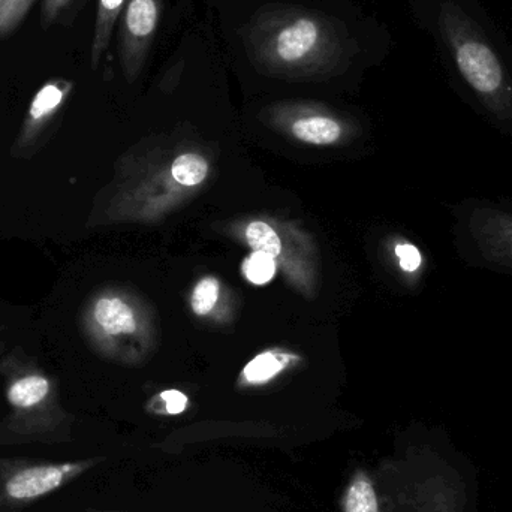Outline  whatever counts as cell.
Here are the masks:
<instances>
[{
  "instance_id": "obj_1",
  "label": "cell",
  "mask_w": 512,
  "mask_h": 512,
  "mask_svg": "<svg viewBox=\"0 0 512 512\" xmlns=\"http://www.w3.org/2000/svg\"><path fill=\"white\" fill-rule=\"evenodd\" d=\"M243 44L256 68L289 78L337 74L358 53L342 21L300 6L259 9L246 24Z\"/></svg>"
},
{
  "instance_id": "obj_2",
  "label": "cell",
  "mask_w": 512,
  "mask_h": 512,
  "mask_svg": "<svg viewBox=\"0 0 512 512\" xmlns=\"http://www.w3.org/2000/svg\"><path fill=\"white\" fill-rule=\"evenodd\" d=\"M439 27L466 83L490 104H502L511 93L507 69L480 27L454 2L442 5Z\"/></svg>"
},
{
  "instance_id": "obj_3",
  "label": "cell",
  "mask_w": 512,
  "mask_h": 512,
  "mask_svg": "<svg viewBox=\"0 0 512 512\" xmlns=\"http://www.w3.org/2000/svg\"><path fill=\"white\" fill-rule=\"evenodd\" d=\"M105 462L104 456L74 460L0 456V512H26Z\"/></svg>"
},
{
  "instance_id": "obj_4",
  "label": "cell",
  "mask_w": 512,
  "mask_h": 512,
  "mask_svg": "<svg viewBox=\"0 0 512 512\" xmlns=\"http://www.w3.org/2000/svg\"><path fill=\"white\" fill-rule=\"evenodd\" d=\"M162 0H126L120 15L119 59L123 74L134 81L146 65L162 18Z\"/></svg>"
},
{
  "instance_id": "obj_5",
  "label": "cell",
  "mask_w": 512,
  "mask_h": 512,
  "mask_svg": "<svg viewBox=\"0 0 512 512\" xmlns=\"http://www.w3.org/2000/svg\"><path fill=\"white\" fill-rule=\"evenodd\" d=\"M295 138L310 144H333L342 137L343 126L339 120L316 111H303L291 122Z\"/></svg>"
},
{
  "instance_id": "obj_6",
  "label": "cell",
  "mask_w": 512,
  "mask_h": 512,
  "mask_svg": "<svg viewBox=\"0 0 512 512\" xmlns=\"http://www.w3.org/2000/svg\"><path fill=\"white\" fill-rule=\"evenodd\" d=\"M342 512H381L375 483L369 472L357 468L352 472L340 498Z\"/></svg>"
},
{
  "instance_id": "obj_7",
  "label": "cell",
  "mask_w": 512,
  "mask_h": 512,
  "mask_svg": "<svg viewBox=\"0 0 512 512\" xmlns=\"http://www.w3.org/2000/svg\"><path fill=\"white\" fill-rule=\"evenodd\" d=\"M125 2L126 0H98L92 50H90V62H92L93 69L98 68L105 51L110 47L114 26L122 15Z\"/></svg>"
},
{
  "instance_id": "obj_8",
  "label": "cell",
  "mask_w": 512,
  "mask_h": 512,
  "mask_svg": "<svg viewBox=\"0 0 512 512\" xmlns=\"http://www.w3.org/2000/svg\"><path fill=\"white\" fill-rule=\"evenodd\" d=\"M95 319L99 327L111 336L134 333L137 328L134 313L119 298H102L95 306Z\"/></svg>"
},
{
  "instance_id": "obj_9",
  "label": "cell",
  "mask_w": 512,
  "mask_h": 512,
  "mask_svg": "<svg viewBox=\"0 0 512 512\" xmlns=\"http://www.w3.org/2000/svg\"><path fill=\"white\" fill-rule=\"evenodd\" d=\"M72 84L69 81H51V83L44 84L36 93L33 98L32 104L29 108L30 123L44 122L47 117L54 114L57 108L63 104L66 95L71 90Z\"/></svg>"
},
{
  "instance_id": "obj_10",
  "label": "cell",
  "mask_w": 512,
  "mask_h": 512,
  "mask_svg": "<svg viewBox=\"0 0 512 512\" xmlns=\"http://www.w3.org/2000/svg\"><path fill=\"white\" fill-rule=\"evenodd\" d=\"M171 173L180 185L195 186L206 179L209 165L201 156L188 153V155L179 156L174 161Z\"/></svg>"
},
{
  "instance_id": "obj_11",
  "label": "cell",
  "mask_w": 512,
  "mask_h": 512,
  "mask_svg": "<svg viewBox=\"0 0 512 512\" xmlns=\"http://www.w3.org/2000/svg\"><path fill=\"white\" fill-rule=\"evenodd\" d=\"M286 361L271 352L258 355L246 366L243 376L249 384H265L285 369Z\"/></svg>"
},
{
  "instance_id": "obj_12",
  "label": "cell",
  "mask_w": 512,
  "mask_h": 512,
  "mask_svg": "<svg viewBox=\"0 0 512 512\" xmlns=\"http://www.w3.org/2000/svg\"><path fill=\"white\" fill-rule=\"evenodd\" d=\"M246 239L255 252H262L274 258L282 251L279 237L265 222H252L246 230Z\"/></svg>"
},
{
  "instance_id": "obj_13",
  "label": "cell",
  "mask_w": 512,
  "mask_h": 512,
  "mask_svg": "<svg viewBox=\"0 0 512 512\" xmlns=\"http://www.w3.org/2000/svg\"><path fill=\"white\" fill-rule=\"evenodd\" d=\"M33 3L35 0H0V39L11 35L20 26Z\"/></svg>"
},
{
  "instance_id": "obj_14",
  "label": "cell",
  "mask_w": 512,
  "mask_h": 512,
  "mask_svg": "<svg viewBox=\"0 0 512 512\" xmlns=\"http://www.w3.org/2000/svg\"><path fill=\"white\" fill-rule=\"evenodd\" d=\"M243 270L252 283L265 285L273 279L274 273H276V262H274L273 256L255 252L246 259Z\"/></svg>"
},
{
  "instance_id": "obj_15",
  "label": "cell",
  "mask_w": 512,
  "mask_h": 512,
  "mask_svg": "<svg viewBox=\"0 0 512 512\" xmlns=\"http://www.w3.org/2000/svg\"><path fill=\"white\" fill-rule=\"evenodd\" d=\"M219 297V282L212 277L201 280L192 295V309L197 315H207L215 307Z\"/></svg>"
},
{
  "instance_id": "obj_16",
  "label": "cell",
  "mask_w": 512,
  "mask_h": 512,
  "mask_svg": "<svg viewBox=\"0 0 512 512\" xmlns=\"http://www.w3.org/2000/svg\"><path fill=\"white\" fill-rule=\"evenodd\" d=\"M71 0H44L41 8L42 27H50Z\"/></svg>"
},
{
  "instance_id": "obj_17",
  "label": "cell",
  "mask_w": 512,
  "mask_h": 512,
  "mask_svg": "<svg viewBox=\"0 0 512 512\" xmlns=\"http://www.w3.org/2000/svg\"><path fill=\"white\" fill-rule=\"evenodd\" d=\"M396 254L399 256L400 265L405 271H415L421 264V255L418 249L412 245H399L396 248Z\"/></svg>"
},
{
  "instance_id": "obj_18",
  "label": "cell",
  "mask_w": 512,
  "mask_h": 512,
  "mask_svg": "<svg viewBox=\"0 0 512 512\" xmlns=\"http://www.w3.org/2000/svg\"><path fill=\"white\" fill-rule=\"evenodd\" d=\"M162 400L165 402V411L170 415L182 414L188 406V397L177 390L164 391L161 394Z\"/></svg>"
},
{
  "instance_id": "obj_19",
  "label": "cell",
  "mask_w": 512,
  "mask_h": 512,
  "mask_svg": "<svg viewBox=\"0 0 512 512\" xmlns=\"http://www.w3.org/2000/svg\"><path fill=\"white\" fill-rule=\"evenodd\" d=\"M81 512H135V511H123V510H104V508H86Z\"/></svg>"
}]
</instances>
